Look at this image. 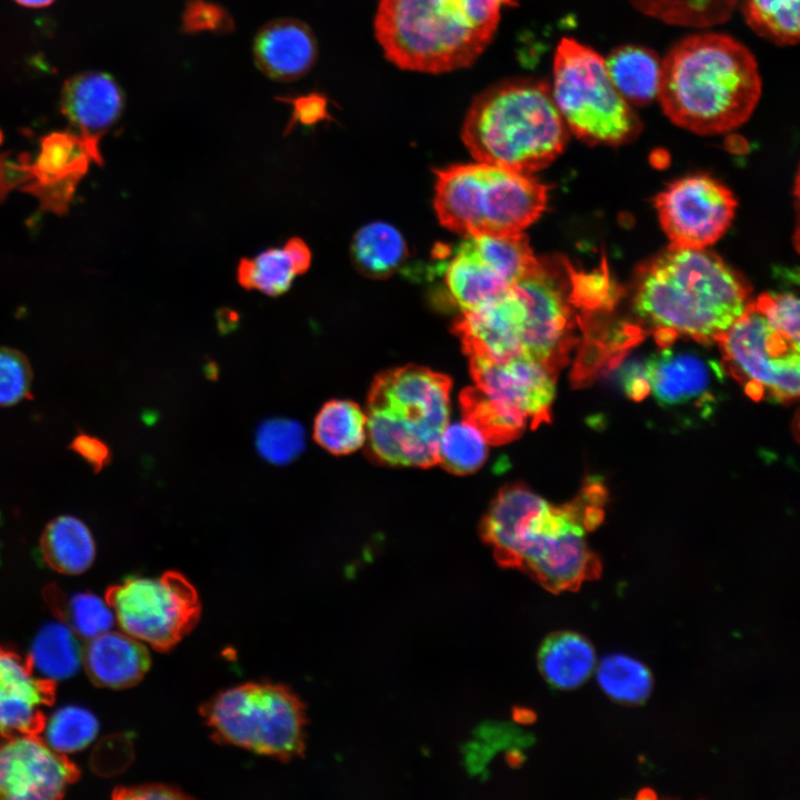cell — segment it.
<instances>
[{"label":"cell","instance_id":"15","mask_svg":"<svg viewBox=\"0 0 800 800\" xmlns=\"http://www.w3.org/2000/svg\"><path fill=\"white\" fill-rule=\"evenodd\" d=\"M77 778L74 764L38 734L0 736V799H58Z\"/></svg>","mask_w":800,"mask_h":800},{"label":"cell","instance_id":"2","mask_svg":"<svg viewBox=\"0 0 800 800\" xmlns=\"http://www.w3.org/2000/svg\"><path fill=\"white\" fill-rule=\"evenodd\" d=\"M578 499L556 507L522 484L502 488L481 523V534L504 566L529 572L551 591L577 589L598 577Z\"/></svg>","mask_w":800,"mask_h":800},{"label":"cell","instance_id":"1","mask_svg":"<svg viewBox=\"0 0 800 800\" xmlns=\"http://www.w3.org/2000/svg\"><path fill=\"white\" fill-rule=\"evenodd\" d=\"M762 92L753 53L721 32L690 34L661 59L657 99L676 126L701 136L730 132L749 120Z\"/></svg>","mask_w":800,"mask_h":800},{"label":"cell","instance_id":"20","mask_svg":"<svg viewBox=\"0 0 800 800\" xmlns=\"http://www.w3.org/2000/svg\"><path fill=\"white\" fill-rule=\"evenodd\" d=\"M257 67L276 81H293L314 64L317 41L311 29L297 19H277L264 24L253 40Z\"/></svg>","mask_w":800,"mask_h":800},{"label":"cell","instance_id":"10","mask_svg":"<svg viewBox=\"0 0 800 800\" xmlns=\"http://www.w3.org/2000/svg\"><path fill=\"white\" fill-rule=\"evenodd\" d=\"M202 714L223 743L281 760L303 753L304 706L284 686L249 682L230 688L207 702Z\"/></svg>","mask_w":800,"mask_h":800},{"label":"cell","instance_id":"28","mask_svg":"<svg viewBox=\"0 0 800 800\" xmlns=\"http://www.w3.org/2000/svg\"><path fill=\"white\" fill-rule=\"evenodd\" d=\"M351 260L366 277L383 279L392 276L407 257V244L393 226L376 221L360 228L351 243Z\"/></svg>","mask_w":800,"mask_h":800},{"label":"cell","instance_id":"36","mask_svg":"<svg viewBox=\"0 0 800 800\" xmlns=\"http://www.w3.org/2000/svg\"><path fill=\"white\" fill-rule=\"evenodd\" d=\"M486 437L471 422L463 421L444 428L438 446V463L446 470L467 474L477 471L488 456Z\"/></svg>","mask_w":800,"mask_h":800},{"label":"cell","instance_id":"23","mask_svg":"<svg viewBox=\"0 0 800 800\" xmlns=\"http://www.w3.org/2000/svg\"><path fill=\"white\" fill-rule=\"evenodd\" d=\"M444 283L453 302L462 312L480 307L511 288L480 257L469 237L459 244L447 264Z\"/></svg>","mask_w":800,"mask_h":800},{"label":"cell","instance_id":"43","mask_svg":"<svg viewBox=\"0 0 800 800\" xmlns=\"http://www.w3.org/2000/svg\"><path fill=\"white\" fill-rule=\"evenodd\" d=\"M114 798L128 800L144 799H186L187 794L179 789L164 784H141L134 787H123L114 790Z\"/></svg>","mask_w":800,"mask_h":800},{"label":"cell","instance_id":"9","mask_svg":"<svg viewBox=\"0 0 800 800\" xmlns=\"http://www.w3.org/2000/svg\"><path fill=\"white\" fill-rule=\"evenodd\" d=\"M469 360L474 386L461 392V410L489 444L510 442L527 427L533 429L550 420L554 372L524 356Z\"/></svg>","mask_w":800,"mask_h":800},{"label":"cell","instance_id":"24","mask_svg":"<svg viewBox=\"0 0 800 800\" xmlns=\"http://www.w3.org/2000/svg\"><path fill=\"white\" fill-rule=\"evenodd\" d=\"M604 61L617 90L632 107H644L657 99L661 58L654 50L622 44L612 49Z\"/></svg>","mask_w":800,"mask_h":800},{"label":"cell","instance_id":"22","mask_svg":"<svg viewBox=\"0 0 800 800\" xmlns=\"http://www.w3.org/2000/svg\"><path fill=\"white\" fill-rule=\"evenodd\" d=\"M643 368L650 390L663 406L687 403L702 396L711 382V364L692 352L666 349Z\"/></svg>","mask_w":800,"mask_h":800},{"label":"cell","instance_id":"33","mask_svg":"<svg viewBox=\"0 0 800 800\" xmlns=\"http://www.w3.org/2000/svg\"><path fill=\"white\" fill-rule=\"evenodd\" d=\"M466 237H469L480 257L511 287L538 262L523 232Z\"/></svg>","mask_w":800,"mask_h":800},{"label":"cell","instance_id":"31","mask_svg":"<svg viewBox=\"0 0 800 800\" xmlns=\"http://www.w3.org/2000/svg\"><path fill=\"white\" fill-rule=\"evenodd\" d=\"M800 0H738L748 27L767 41L796 46L800 34Z\"/></svg>","mask_w":800,"mask_h":800},{"label":"cell","instance_id":"40","mask_svg":"<svg viewBox=\"0 0 800 800\" xmlns=\"http://www.w3.org/2000/svg\"><path fill=\"white\" fill-rule=\"evenodd\" d=\"M232 27L230 16L221 7L204 0L188 1L182 16L186 32L209 30L221 33L229 32Z\"/></svg>","mask_w":800,"mask_h":800},{"label":"cell","instance_id":"26","mask_svg":"<svg viewBox=\"0 0 800 800\" xmlns=\"http://www.w3.org/2000/svg\"><path fill=\"white\" fill-rule=\"evenodd\" d=\"M40 550L47 564L64 574L87 571L96 558L94 539L78 518L59 516L44 528Z\"/></svg>","mask_w":800,"mask_h":800},{"label":"cell","instance_id":"21","mask_svg":"<svg viewBox=\"0 0 800 800\" xmlns=\"http://www.w3.org/2000/svg\"><path fill=\"white\" fill-rule=\"evenodd\" d=\"M82 666L97 686L124 689L143 678L150 654L141 641L122 630H110L88 640Z\"/></svg>","mask_w":800,"mask_h":800},{"label":"cell","instance_id":"16","mask_svg":"<svg viewBox=\"0 0 800 800\" xmlns=\"http://www.w3.org/2000/svg\"><path fill=\"white\" fill-rule=\"evenodd\" d=\"M21 159V189L38 198L41 208L61 214L67 212L74 190L91 162L102 163L100 149L72 132L57 131L43 136L34 161Z\"/></svg>","mask_w":800,"mask_h":800},{"label":"cell","instance_id":"7","mask_svg":"<svg viewBox=\"0 0 800 800\" xmlns=\"http://www.w3.org/2000/svg\"><path fill=\"white\" fill-rule=\"evenodd\" d=\"M440 222L466 236L522 232L544 211L548 187L531 174L476 162L436 171Z\"/></svg>","mask_w":800,"mask_h":800},{"label":"cell","instance_id":"6","mask_svg":"<svg viewBox=\"0 0 800 800\" xmlns=\"http://www.w3.org/2000/svg\"><path fill=\"white\" fill-rule=\"evenodd\" d=\"M451 380L419 366L378 374L367 406L369 452L389 466L438 463L440 437L449 423Z\"/></svg>","mask_w":800,"mask_h":800},{"label":"cell","instance_id":"38","mask_svg":"<svg viewBox=\"0 0 800 800\" xmlns=\"http://www.w3.org/2000/svg\"><path fill=\"white\" fill-rule=\"evenodd\" d=\"M306 444V433L300 423L291 419L276 418L264 421L257 432V448L264 460L284 464L294 460Z\"/></svg>","mask_w":800,"mask_h":800},{"label":"cell","instance_id":"42","mask_svg":"<svg viewBox=\"0 0 800 800\" xmlns=\"http://www.w3.org/2000/svg\"><path fill=\"white\" fill-rule=\"evenodd\" d=\"M70 449L82 458L93 471H101L111 459V452L106 442L99 438L79 432L71 441Z\"/></svg>","mask_w":800,"mask_h":800},{"label":"cell","instance_id":"34","mask_svg":"<svg viewBox=\"0 0 800 800\" xmlns=\"http://www.w3.org/2000/svg\"><path fill=\"white\" fill-rule=\"evenodd\" d=\"M297 276V267L284 247L269 248L254 258H241L237 268L241 287L270 297L286 293Z\"/></svg>","mask_w":800,"mask_h":800},{"label":"cell","instance_id":"25","mask_svg":"<svg viewBox=\"0 0 800 800\" xmlns=\"http://www.w3.org/2000/svg\"><path fill=\"white\" fill-rule=\"evenodd\" d=\"M538 666L546 681L561 690L583 684L597 666L592 644L579 633L557 632L542 643Z\"/></svg>","mask_w":800,"mask_h":800},{"label":"cell","instance_id":"27","mask_svg":"<svg viewBox=\"0 0 800 800\" xmlns=\"http://www.w3.org/2000/svg\"><path fill=\"white\" fill-rule=\"evenodd\" d=\"M80 638L60 619L41 627L27 658L40 678L53 683L74 676L82 666Z\"/></svg>","mask_w":800,"mask_h":800},{"label":"cell","instance_id":"29","mask_svg":"<svg viewBox=\"0 0 800 800\" xmlns=\"http://www.w3.org/2000/svg\"><path fill=\"white\" fill-rule=\"evenodd\" d=\"M313 437L330 453H351L366 442V412L349 400L328 401L314 419Z\"/></svg>","mask_w":800,"mask_h":800},{"label":"cell","instance_id":"39","mask_svg":"<svg viewBox=\"0 0 800 800\" xmlns=\"http://www.w3.org/2000/svg\"><path fill=\"white\" fill-rule=\"evenodd\" d=\"M31 364L21 351L0 347V407H9L30 397Z\"/></svg>","mask_w":800,"mask_h":800},{"label":"cell","instance_id":"44","mask_svg":"<svg viewBox=\"0 0 800 800\" xmlns=\"http://www.w3.org/2000/svg\"><path fill=\"white\" fill-rule=\"evenodd\" d=\"M621 381L624 392L632 400H642L650 391L643 364L628 366L622 372Z\"/></svg>","mask_w":800,"mask_h":800},{"label":"cell","instance_id":"19","mask_svg":"<svg viewBox=\"0 0 800 800\" xmlns=\"http://www.w3.org/2000/svg\"><path fill=\"white\" fill-rule=\"evenodd\" d=\"M123 107L120 86L106 72L78 73L62 87V114L79 136L97 147L102 136L119 120Z\"/></svg>","mask_w":800,"mask_h":800},{"label":"cell","instance_id":"17","mask_svg":"<svg viewBox=\"0 0 800 800\" xmlns=\"http://www.w3.org/2000/svg\"><path fill=\"white\" fill-rule=\"evenodd\" d=\"M524 310L510 288L493 300L463 311L453 331L469 358L502 361L522 356Z\"/></svg>","mask_w":800,"mask_h":800},{"label":"cell","instance_id":"37","mask_svg":"<svg viewBox=\"0 0 800 800\" xmlns=\"http://www.w3.org/2000/svg\"><path fill=\"white\" fill-rule=\"evenodd\" d=\"M43 741L67 756L88 747L99 732L94 714L79 706H64L46 717L41 731Z\"/></svg>","mask_w":800,"mask_h":800},{"label":"cell","instance_id":"12","mask_svg":"<svg viewBox=\"0 0 800 800\" xmlns=\"http://www.w3.org/2000/svg\"><path fill=\"white\" fill-rule=\"evenodd\" d=\"M570 269L566 260L538 259L537 264L511 287L524 310L522 356L556 374L578 343L574 330L580 320L571 297Z\"/></svg>","mask_w":800,"mask_h":800},{"label":"cell","instance_id":"41","mask_svg":"<svg viewBox=\"0 0 800 800\" xmlns=\"http://www.w3.org/2000/svg\"><path fill=\"white\" fill-rule=\"evenodd\" d=\"M292 106L291 119L286 129L288 134L298 123L302 126H314L329 119L328 100L319 93L286 99Z\"/></svg>","mask_w":800,"mask_h":800},{"label":"cell","instance_id":"30","mask_svg":"<svg viewBox=\"0 0 800 800\" xmlns=\"http://www.w3.org/2000/svg\"><path fill=\"white\" fill-rule=\"evenodd\" d=\"M640 13L666 24L709 28L728 21L738 0H629Z\"/></svg>","mask_w":800,"mask_h":800},{"label":"cell","instance_id":"32","mask_svg":"<svg viewBox=\"0 0 800 800\" xmlns=\"http://www.w3.org/2000/svg\"><path fill=\"white\" fill-rule=\"evenodd\" d=\"M596 668L600 687L617 702L639 704L651 693L653 686L651 672L634 658L622 653L609 654Z\"/></svg>","mask_w":800,"mask_h":800},{"label":"cell","instance_id":"47","mask_svg":"<svg viewBox=\"0 0 800 800\" xmlns=\"http://www.w3.org/2000/svg\"><path fill=\"white\" fill-rule=\"evenodd\" d=\"M1 142H2V132L0 130V144H1Z\"/></svg>","mask_w":800,"mask_h":800},{"label":"cell","instance_id":"14","mask_svg":"<svg viewBox=\"0 0 800 800\" xmlns=\"http://www.w3.org/2000/svg\"><path fill=\"white\" fill-rule=\"evenodd\" d=\"M654 207L670 246L702 249L729 229L737 201L719 180L697 173L669 183L656 196Z\"/></svg>","mask_w":800,"mask_h":800},{"label":"cell","instance_id":"46","mask_svg":"<svg viewBox=\"0 0 800 800\" xmlns=\"http://www.w3.org/2000/svg\"><path fill=\"white\" fill-rule=\"evenodd\" d=\"M20 6L27 8H43L51 4L54 0H14Z\"/></svg>","mask_w":800,"mask_h":800},{"label":"cell","instance_id":"45","mask_svg":"<svg viewBox=\"0 0 800 800\" xmlns=\"http://www.w3.org/2000/svg\"><path fill=\"white\" fill-rule=\"evenodd\" d=\"M283 247L291 256L299 276L306 273L311 266V251L307 243L302 239L293 237Z\"/></svg>","mask_w":800,"mask_h":800},{"label":"cell","instance_id":"35","mask_svg":"<svg viewBox=\"0 0 800 800\" xmlns=\"http://www.w3.org/2000/svg\"><path fill=\"white\" fill-rule=\"evenodd\" d=\"M49 603L80 639L90 640L112 630L116 623L113 610L107 598L90 592H79L59 598L51 588Z\"/></svg>","mask_w":800,"mask_h":800},{"label":"cell","instance_id":"8","mask_svg":"<svg viewBox=\"0 0 800 800\" xmlns=\"http://www.w3.org/2000/svg\"><path fill=\"white\" fill-rule=\"evenodd\" d=\"M551 92L570 132L590 146L634 140L642 122L613 84L602 56L572 38L558 43Z\"/></svg>","mask_w":800,"mask_h":800},{"label":"cell","instance_id":"5","mask_svg":"<svg viewBox=\"0 0 800 800\" xmlns=\"http://www.w3.org/2000/svg\"><path fill=\"white\" fill-rule=\"evenodd\" d=\"M461 136L478 161L531 174L560 156L569 130L550 84L517 77L496 82L474 97Z\"/></svg>","mask_w":800,"mask_h":800},{"label":"cell","instance_id":"11","mask_svg":"<svg viewBox=\"0 0 800 800\" xmlns=\"http://www.w3.org/2000/svg\"><path fill=\"white\" fill-rule=\"evenodd\" d=\"M106 598L121 630L159 651L182 640L201 613L197 590L174 571L159 578L126 579L110 587Z\"/></svg>","mask_w":800,"mask_h":800},{"label":"cell","instance_id":"4","mask_svg":"<svg viewBox=\"0 0 800 800\" xmlns=\"http://www.w3.org/2000/svg\"><path fill=\"white\" fill-rule=\"evenodd\" d=\"M517 0H379L374 37L399 69L443 73L471 66Z\"/></svg>","mask_w":800,"mask_h":800},{"label":"cell","instance_id":"3","mask_svg":"<svg viewBox=\"0 0 800 800\" xmlns=\"http://www.w3.org/2000/svg\"><path fill=\"white\" fill-rule=\"evenodd\" d=\"M632 301L638 316L659 331L707 342L740 317L750 288L706 248L670 246L639 268Z\"/></svg>","mask_w":800,"mask_h":800},{"label":"cell","instance_id":"13","mask_svg":"<svg viewBox=\"0 0 800 800\" xmlns=\"http://www.w3.org/2000/svg\"><path fill=\"white\" fill-rule=\"evenodd\" d=\"M716 341L738 379L759 383L773 400L798 397L799 338L774 323L756 300Z\"/></svg>","mask_w":800,"mask_h":800},{"label":"cell","instance_id":"18","mask_svg":"<svg viewBox=\"0 0 800 800\" xmlns=\"http://www.w3.org/2000/svg\"><path fill=\"white\" fill-rule=\"evenodd\" d=\"M54 684L36 674L27 658L0 647V736L39 734Z\"/></svg>","mask_w":800,"mask_h":800}]
</instances>
